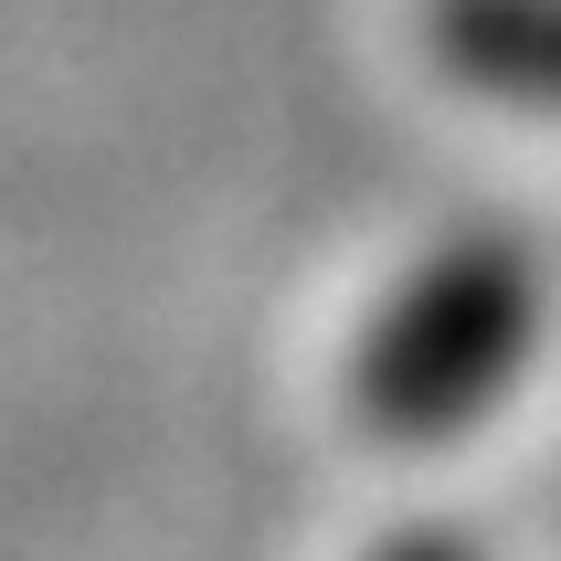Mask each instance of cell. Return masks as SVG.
I'll return each instance as SVG.
<instances>
[{
    "mask_svg": "<svg viewBox=\"0 0 561 561\" xmlns=\"http://www.w3.org/2000/svg\"><path fill=\"white\" fill-rule=\"evenodd\" d=\"M540 329H551V265L519 233H445L435 254L403 265V286L371 308L350 350L360 435L424 456V445L488 424L530 381Z\"/></svg>",
    "mask_w": 561,
    "mask_h": 561,
    "instance_id": "1",
    "label": "cell"
},
{
    "mask_svg": "<svg viewBox=\"0 0 561 561\" xmlns=\"http://www.w3.org/2000/svg\"><path fill=\"white\" fill-rule=\"evenodd\" d=\"M424 54L467 95L561 127V0H424Z\"/></svg>",
    "mask_w": 561,
    "mask_h": 561,
    "instance_id": "2",
    "label": "cell"
},
{
    "mask_svg": "<svg viewBox=\"0 0 561 561\" xmlns=\"http://www.w3.org/2000/svg\"><path fill=\"white\" fill-rule=\"evenodd\" d=\"M371 561H477V551H467L456 530H392V540H381Z\"/></svg>",
    "mask_w": 561,
    "mask_h": 561,
    "instance_id": "3",
    "label": "cell"
}]
</instances>
